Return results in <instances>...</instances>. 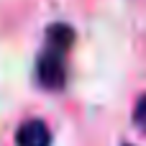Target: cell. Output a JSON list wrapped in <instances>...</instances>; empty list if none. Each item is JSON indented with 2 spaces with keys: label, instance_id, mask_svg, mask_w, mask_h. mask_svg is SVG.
<instances>
[{
  "label": "cell",
  "instance_id": "obj_3",
  "mask_svg": "<svg viewBox=\"0 0 146 146\" xmlns=\"http://www.w3.org/2000/svg\"><path fill=\"white\" fill-rule=\"evenodd\" d=\"M72 44H74V31H72L67 23H54V26L46 31V46H51V49L67 54Z\"/></svg>",
  "mask_w": 146,
  "mask_h": 146
},
{
  "label": "cell",
  "instance_id": "obj_1",
  "mask_svg": "<svg viewBox=\"0 0 146 146\" xmlns=\"http://www.w3.org/2000/svg\"><path fill=\"white\" fill-rule=\"evenodd\" d=\"M36 77L46 90H62L67 82V67H64V51H56L46 46V51L36 62Z\"/></svg>",
  "mask_w": 146,
  "mask_h": 146
},
{
  "label": "cell",
  "instance_id": "obj_2",
  "mask_svg": "<svg viewBox=\"0 0 146 146\" xmlns=\"http://www.w3.org/2000/svg\"><path fill=\"white\" fill-rule=\"evenodd\" d=\"M15 146H51V133L44 121H26L18 133H15Z\"/></svg>",
  "mask_w": 146,
  "mask_h": 146
},
{
  "label": "cell",
  "instance_id": "obj_4",
  "mask_svg": "<svg viewBox=\"0 0 146 146\" xmlns=\"http://www.w3.org/2000/svg\"><path fill=\"white\" fill-rule=\"evenodd\" d=\"M133 123L146 133V95L139 98V103H136V108H133Z\"/></svg>",
  "mask_w": 146,
  "mask_h": 146
}]
</instances>
